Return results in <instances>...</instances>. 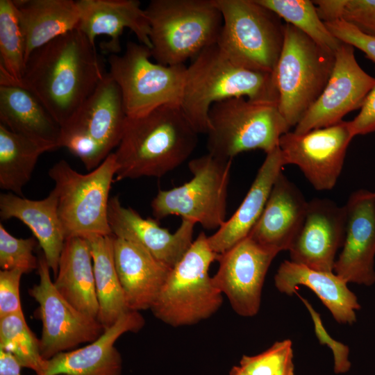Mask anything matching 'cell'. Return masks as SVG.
<instances>
[{"mask_svg":"<svg viewBox=\"0 0 375 375\" xmlns=\"http://www.w3.org/2000/svg\"><path fill=\"white\" fill-rule=\"evenodd\" d=\"M257 1L327 50L335 53L342 43L326 28L319 17L312 1L257 0Z\"/></svg>","mask_w":375,"mask_h":375,"instance_id":"obj_33","label":"cell"},{"mask_svg":"<svg viewBox=\"0 0 375 375\" xmlns=\"http://www.w3.org/2000/svg\"><path fill=\"white\" fill-rule=\"evenodd\" d=\"M331 34L341 42L349 44L365 53L375 62V38L360 31L352 24L338 19L324 22Z\"/></svg>","mask_w":375,"mask_h":375,"instance_id":"obj_37","label":"cell"},{"mask_svg":"<svg viewBox=\"0 0 375 375\" xmlns=\"http://www.w3.org/2000/svg\"><path fill=\"white\" fill-rule=\"evenodd\" d=\"M117 165L111 153L87 174L60 160L49 170L58 194V212L65 238L113 235L108 220L109 193Z\"/></svg>","mask_w":375,"mask_h":375,"instance_id":"obj_7","label":"cell"},{"mask_svg":"<svg viewBox=\"0 0 375 375\" xmlns=\"http://www.w3.org/2000/svg\"><path fill=\"white\" fill-rule=\"evenodd\" d=\"M25 45L12 0H0V85H20Z\"/></svg>","mask_w":375,"mask_h":375,"instance_id":"obj_32","label":"cell"},{"mask_svg":"<svg viewBox=\"0 0 375 375\" xmlns=\"http://www.w3.org/2000/svg\"><path fill=\"white\" fill-rule=\"evenodd\" d=\"M80 18L77 28L95 45L97 36L110 38L103 48L110 54L121 50L120 38L125 28L135 35L139 43L151 48L150 26L138 0H78Z\"/></svg>","mask_w":375,"mask_h":375,"instance_id":"obj_22","label":"cell"},{"mask_svg":"<svg viewBox=\"0 0 375 375\" xmlns=\"http://www.w3.org/2000/svg\"><path fill=\"white\" fill-rule=\"evenodd\" d=\"M108 220L112 235L135 243L160 261L173 267L193 242L195 224L182 219L174 233L162 228L156 219H144L135 210L122 205L119 198H110Z\"/></svg>","mask_w":375,"mask_h":375,"instance_id":"obj_18","label":"cell"},{"mask_svg":"<svg viewBox=\"0 0 375 375\" xmlns=\"http://www.w3.org/2000/svg\"><path fill=\"white\" fill-rule=\"evenodd\" d=\"M0 349L12 353L22 367L44 375L47 360L42 356L40 339L30 329L23 313L0 318Z\"/></svg>","mask_w":375,"mask_h":375,"instance_id":"obj_34","label":"cell"},{"mask_svg":"<svg viewBox=\"0 0 375 375\" xmlns=\"http://www.w3.org/2000/svg\"><path fill=\"white\" fill-rule=\"evenodd\" d=\"M277 254L249 236L219 254L213 283L240 316L253 317L258 312L265 278Z\"/></svg>","mask_w":375,"mask_h":375,"instance_id":"obj_15","label":"cell"},{"mask_svg":"<svg viewBox=\"0 0 375 375\" xmlns=\"http://www.w3.org/2000/svg\"><path fill=\"white\" fill-rule=\"evenodd\" d=\"M144 11L151 58L165 66L184 64L217 44L223 24L212 0H152Z\"/></svg>","mask_w":375,"mask_h":375,"instance_id":"obj_4","label":"cell"},{"mask_svg":"<svg viewBox=\"0 0 375 375\" xmlns=\"http://www.w3.org/2000/svg\"><path fill=\"white\" fill-rule=\"evenodd\" d=\"M50 269L42 255L38 268L39 283L28 290L39 304L42 325L40 347L44 360L73 350L80 344L90 343L105 330L97 319L78 310L58 292L51 281Z\"/></svg>","mask_w":375,"mask_h":375,"instance_id":"obj_12","label":"cell"},{"mask_svg":"<svg viewBox=\"0 0 375 375\" xmlns=\"http://www.w3.org/2000/svg\"><path fill=\"white\" fill-rule=\"evenodd\" d=\"M346 233L333 272L347 283H375V203L374 192L359 190L345 205Z\"/></svg>","mask_w":375,"mask_h":375,"instance_id":"obj_17","label":"cell"},{"mask_svg":"<svg viewBox=\"0 0 375 375\" xmlns=\"http://www.w3.org/2000/svg\"><path fill=\"white\" fill-rule=\"evenodd\" d=\"M127 117L120 88L106 73L61 133L86 139L107 158L117 147Z\"/></svg>","mask_w":375,"mask_h":375,"instance_id":"obj_19","label":"cell"},{"mask_svg":"<svg viewBox=\"0 0 375 375\" xmlns=\"http://www.w3.org/2000/svg\"><path fill=\"white\" fill-rule=\"evenodd\" d=\"M198 135L180 105H164L140 117H128L114 152L115 181L165 175L191 156Z\"/></svg>","mask_w":375,"mask_h":375,"instance_id":"obj_2","label":"cell"},{"mask_svg":"<svg viewBox=\"0 0 375 375\" xmlns=\"http://www.w3.org/2000/svg\"><path fill=\"white\" fill-rule=\"evenodd\" d=\"M229 375H247L243 369L238 365L232 367L229 372Z\"/></svg>","mask_w":375,"mask_h":375,"instance_id":"obj_43","label":"cell"},{"mask_svg":"<svg viewBox=\"0 0 375 375\" xmlns=\"http://www.w3.org/2000/svg\"><path fill=\"white\" fill-rule=\"evenodd\" d=\"M223 24L217 44L235 64L273 73L284 42L285 24L257 0H212Z\"/></svg>","mask_w":375,"mask_h":375,"instance_id":"obj_8","label":"cell"},{"mask_svg":"<svg viewBox=\"0 0 375 375\" xmlns=\"http://www.w3.org/2000/svg\"><path fill=\"white\" fill-rule=\"evenodd\" d=\"M346 0L312 1L321 19L325 22L341 19Z\"/></svg>","mask_w":375,"mask_h":375,"instance_id":"obj_41","label":"cell"},{"mask_svg":"<svg viewBox=\"0 0 375 375\" xmlns=\"http://www.w3.org/2000/svg\"><path fill=\"white\" fill-rule=\"evenodd\" d=\"M0 124L48 151L59 149L60 126L40 100L23 87L0 85Z\"/></svg>","mask_w":375,"mask_h":375,"instance_id":"obj_27","label":"cell"},{"mask_svg":"<svg viewBox=\"0 0 375 375\" xmlns=\"http://www.w3.org/2000/svg\"><path fill=\"white\" fill-rule=\"evenodd\" d=\"M308 201L281 172L265 208L249 234L262 247L278 253L289 250L303 223Z\"/></svg>","mask_w":375,"mask_h":375,"instance_id":"obj_21","label":"cell"},{"mask_svg":"<svg viewBox=\"0 0 375 375\" xmlns=\"http://www.w3.org/2000/svg\"><path fill=\"white\" fill-rule=\"evenodd\" d=\"M374 203H375V192H374Z\"/></svg>","mask_w":375,"mask_h":375,"instance_id":"obj_44","label":"cell"},{"mask_svg":"<svg viewBox=\"0 0 375 375\" xmlns=\"http://www.w3.org/2000/svg\"><path fill=\"white\" fill-rule=\"evenodd\" d=\"M341 19L375 38V0H346Z\"/></svg>","mask_w":375,"mask_h":375,"instance_id":"obj_39","label":"cell"},{"mask_svg":"<svg viewBox=\"0 0 375 375\" xmlns=\"http://www.w3.org/2000/svg\"><path fill=\"white\" fill-rule=\"evenodd\" d=\"M232 160L210 153L188 162L192 178L170 190H159L151 201L156 220L169 215L200 224L206 229H217L225 222L228 186Z\"/></svg>","mask_w":375,"mask_h":375,"instance_id":"obj_11","label":"cell"},{"mask_svg":"<svg viewBox=\"0 0 375 375\" xmlns=\"http://www.w3.org/2000/svg\"><path fill=\"white\" fill-rule=\"evenodd\" d=\"M55 277V288L69 303L84 314L97 319L99 308L88 239H66Z\"/></svg>","mask_w":375,"mask_h":375,"instance_id":"obj_29","label":"cell"},{"mask_svg":"<svg viewBox=\"0 0 375 375\" xmlns=\"http://www.w3.org/2000/svg\"><path fill=\"white\" fill-rule=\"evenodd\" d=\"M347 283L333 272L315 270L290 260H284L274 276V285L280 292L292 295L298 286L304 285L315 293L337 322L352 324L360 305Z\"/></svg>","mask_w":375,"mask_h":375,"instance_id":"obj_24","label":"cell"},{"mask_svg":"<svg viewBox=\"0 0 375 375\" xmlns=\"http://www.w3.org/2000/svg\"><path fill=\"white\" fill-rule=\"evenodd\" d=\"M25 45L26 63L38 49L77 28L76 1L12 0Z\"/></svg>","mask_w":375,"mask_h":375,"instance_id":"obj_28","label":"cell"},{"mask_svg":"<svg viewBox=\"0 0 375 375\" xmlns=\"http://www.w3.org/2000/svg\"><path fill=\"white\" fill-rule=\"evenodd\" d=\"M346 225L345 206L328 199L308 201L302 226L288 250L290 260L315 270L333 272L337 251L344 244Z\"/></svg>","mask_w":375,"mask_h":375,"instance_id":"obj_16","label":"cell"},{"mask_svg":"<svg viewBox=\"0 0 375 375\" xmlns=\"http://www.w3.org/2000/svg\"><path fill=\"white\" fill-rule=\"evenodd\" d=\"M335 53L290 24L284 27L283 49L273 72L278 106L290 127L296 126L326 87Z\"/></svg>","mask_w":375,"mask_h":375,"instance_id":"obj_6","label":"cell"},{"mask_svg":"<svg viewBox=\"0 0 375 375\" xmlns=\"http://www.w3.org/2000/svg\"><path fill=\"white\" fill-rule=\"evenodd\" d=\"M239 366L247 375H294L292 341L276 342L258 355H244Z\"/></svg>","mask_w":375,"mask_h":375,"instance_id":"obj_35","label":"cell"},{"mask_svg":"<svg viewBox=\"0 0 375 375\" xmlns=\"http://www.w3.org/2000/svg\"><path fill=\"white\" fill-rule=\"evenodd\" d=\"M218 256L201 232L172 268L150 309L153 315L174 327L193 325L213 315L223 303V294L209 274Z\"/></svg>","mask_w":375,"mask_h":375,"instance_id":"obj_5","label":"cell"},{"mask_svg":"<svg viewBox=\"0 0 375 375\" xmlns=\"http://www.w3.org/2000/svg\"><path fill=\"white\" fill-rule=\"evenodd\" d=\"M285 163L279 147L266 153L248 192L234 214L208 240L221 254L247 238L259 219L273 185Z\"/></svg>","mask_w":375,"mask_h":375,"instance_id":"obj_26","label":"cell"},{"mask_svg":"<svg viewBox=\"0 0 375 375\" xmlns=\"http://www.w3.org/2000/svg\"><path fill=\"white\" fill-rule=\"evenodd\" d=\"M353 135L349 122L297 134L288 131L278 147L285 165H294L317 190L333 189L341 174Z\"/></svg>","mask_w":375,"mask_h":375,"instance_id":"obj_13","label":"cell"},{"mask_svg":"<svg viewBox=\"0 0 375 375\" xmlns=\"http://www.w3.org/2000/svg\"><path fill=\"white\" fill-rule=\"evenodd\" d=\"M374 85L375 78L357 62L354 47L342 42L335 53L334 67L326 87L294 132L302 134L342 122L347 113L360 108Z\"/></svg>","mask_w":375,"mask_h":375,"instance_id":"obj_14","label":"cell"},{"mask_svg":"<svg viewBox=\"0 0 375 375\" xmlns=\"http://www.w3.org/2000/svg\"><path fill=\"white\" fill-rule=\"evenodd\" d=\"M24 273L19 269L0 272V318L23 313L19 286Z\"/></svg>","mask_w":375,"mask_h":375,"instance_id":"obj_38","label":"cell"},{"mask_svg":"<svg viewBox=\"0 0 375 375\" xmlns=\"http://www.w3.org/2000/svg\"><path fill=\"white\" fill-rule=\"evenodd\" d=\"M235 97L278 104L273 74L235 64L217 44L206 47L187 67L180 103L183 113L199 134H207L211 106Z\"/></svg>","mask_w":375,"mask_h":375,"instance_id":"obj_3","label":"cell"},{"mask_svg":"<svg viewBox=\"0 0 375 375\" xmlns=\"http://www.w3.org/2000/svg\"><path fill=\"white\" fill-rule=\"evenodd\" d=\"M349 124L354 137L375 132V85L365 97L360 112Z\"/></svg>","mask_w":375,"mask_h":375,"instance_id":"obj_40","label":"cell"},{"mask_svg":"<svg viewBox=\"0 0 375 375\" xmlns=\"http://www.w3.org/2000/svg\"><path fill=\"white\" fill-rule=\"evenodd\" d=\"M208 120V153L224 160L255 149L267 153L278 147L281 137L290 129L277 103L244 97L214 103Z\"/></svg>","mask_w":375,"mask_h":375,"instance_id":"obj_9","label":"cell"},{"mask_svg":"<svg viewBox=\"0 0 375 375\" xmlns=\"http://www.w3.org/2000/svg\"><path fill=\"white\" fill-rule=\"evenodd\" d=\"M151 49L128 41L122 54H110L108 73L122 92L126 115L140 117L164 105H180L187 67L151 60Z\"/></svg>","mask_w":375,"mask_h":375,"instance_id":"obj_10","label":"cell"},{"mask_svg":"<svg viewBox=\"0 0 375 375\" xmlns=\"http://www.w3.org/2000/svg\"><path fill=\"white\" fill-rule=\"evenodd\" d=\"M35 238H17L0 224V267L1 270L19 269L28 274L38 269L39 258L33 255Z\"/></svg>","mask_w":375,"mask_h":375,"instance_id":"obj_36","label":"cell"},{"mask_svg":"<svg viewBox=\"0 0 375 375\" xmlns=\"http://www.w3.org/2000/svg\"><path fill=\"white\" fill-rule=\"evenodd\" d=\"M102 64L95 45L76 28L33 52L19 86L33 94L62 127L107 73Z\"/></svg>","mask_w":375,"mask_h":375,"instance_id":"obj_1","label":"cell"},{"mask_svg":"<svg viewBox=\"0 0 375 375\" xmlns=\"http://www.w3.org/2000/svg\"><path fill=\"white\" fill-rule=\"evenodd\" d=\"M113 253L128 309H151L172 267L140 246L115 236Z\"/></svg>","mask_w":375,"mask_h":375,"instance_id":"obj_23","label":"cell"},{"mask_svg":"<svg viewBox=\"0 0 375 375\" xmlns=\"http://www.w3.org/2000/svg\"><path fill=\"white\" fill-rule=\"evenodd\" d=\"M1 221L16 218L26 225L38 240L56 276L66 240L58 212V194L53 188L43 199L31 200L12 192L0 194Z\"/></svg>","mask_w":375,"mask_h":375,"instance_id":"obj_25","label":"cell"},{"mask_svg":"<svg viewBox=\"0 0 375 375\" xmlns=\"http://www.w3.org/2000/svg\"><path fill=\"white\" fill-rule=\"evenodd\" d=\"M144 322L140 312H127L93 342L47 360L44 375H121L122 359L115 343L126 333L140 331Z\"/></svg>","mask_w":375,"mask_h":375,"instance_id":"obj_20","label":"cell"},{"mask_svg":"<svg viewBox=\"0 0 375 375\" xmlns=\"http://www.w3.org/2000/svg\"><path fill=\"white\" fill-rule=\"evenodd\" d=\"M114 235H92L89 241L93 261L95 288L99 302L97 319L104 329L115 324L130 311L115 267Z\"/></svg>","mask_w":375,"mask_h":375,"instance_id":"obj_30","label":"cell"},{"mask_svg":"<svg viewBox=\"0 0 375 375\" xmlns=\"http://www.w3.org/2000/svg\"><path fill=\"white\" fill-rule=\"evenodd\" d=\"M22 367L12 353L0 349V375H22Z\"/></svg>","mask_w":375,"mask_h":375,"instance_id":"obj_42","label":"cell"},{"mask_svg":"<svg viewBox=\"0 0 375 375\" xmlns=\"http://www.w3.org/2000/svg\"><path fill=\"white\" fill-rule=\"evenodd\" d=\"M48 151L33 140L0 124V188L24 197L39 157Z\"/></svg>","mask_w":375,"mask_h":375,"instance_id":"obj_31","label":"cell"}]
</instances>
